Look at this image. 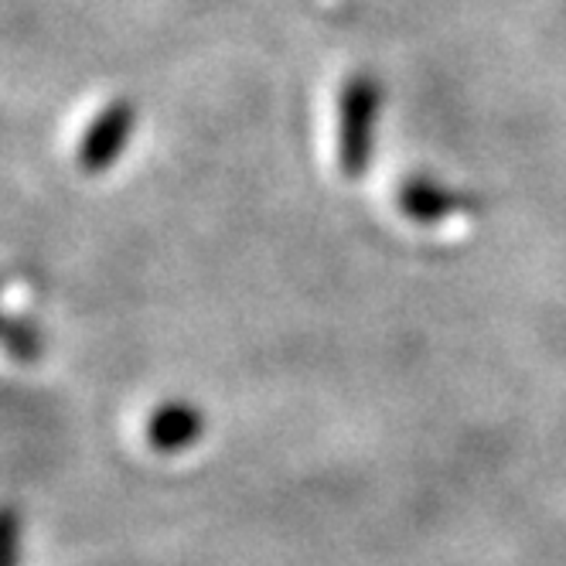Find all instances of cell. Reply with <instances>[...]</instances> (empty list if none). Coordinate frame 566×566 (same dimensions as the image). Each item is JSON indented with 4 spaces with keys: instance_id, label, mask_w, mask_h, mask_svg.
I'll return each instance as SVG.
<instances>
[{
    "instance_id": "7",
    "label": "cell",
    "mask_w": 566,
    "mask_h": 566,
    "mask_svg": "<svg viewBox=\"0 0 566 566\" xmlns=\"http://www.w3.org/2000/svg\"><path fill=\"white\" fill-rule=\"evenodd\" d=\"M0 283H4V280H0ZM0 325H4V317H0Z\"/></svg>"
},
{
    "instance_id": "6",
    "label": "cell",
    "mask_w": 566,
    "mask_h": 566,
    "mask_svg": "<svg viewBox=\"0 0 566 566\" xmlns=\"http://www.w3.org/2000/svg\"><path fill=\"white\" fill-rule=\"evenodd\" d=\"M21 559V512L0 502V566H18Z\"/></svg>"
},
{
    "instance_id": "5",
    "label": "cell",
    "mask_w": 566,
    "mask_h": 566,
    "mask_svg": "<svg viewBox=\"0 0 566 566\" xmlns=\"http://www.w3.org/2000/svg\"><path fill=\"white\" fill-rule=\"evenodd\" d=\"M0 348H4L14 361H38L45 352V338L42 332H38V325H31V321H4L0 325Z\"/></svg>"
},
{
    "instance_id": "2",
    "label": "cell",
    "mask_w": 566,
    "mask_h": 566,
    "mask_svg": "<svg viewBox=\"0 0 566 566\" xmlns=\"http://www.w3.org/2000/svg\"><path fill=\"white\" fill-rule=\"evenodd\" d=\"M137 127V106L130 99H113L106 103L93 124L86 127V134L78 137L75 147V165L83 168L86 175H103L106 168H113L119 154L127 150L130 137Z\"/></svg>"
},
{
    "instance_id": "3",
    "label": "cell",
    "mask_w": 566,
    "mask_h": 566,
    "mask_svg": "<svg viewBox=\"0 0 566 566\" xmlns=\"http://www.w3.org/2000/svg\"><path fill=\"white\" fill-rule=\"evenodd\" d=\"M201 437V413L191 402H165L147 420V443L160 454H178Z\"/></svg>"
},
{
    "instance_id": "1",
    "label": "cell",
    "mask_w": 566,
    "mask_h": 566,
    "mask_svg": "<svg viewBox=\"0 0 566 566\" xmlns=\"http://www.w3.org/2000/svg\"><path fill=\"white\" fill-rule=\"evenodd\" d=\"M379 90L373 78H352L342 96V130H338V165L345 178H355L369 165L373 124H376Z\"/></svg>"
},
{
    "instance_id": "4",
    "label": "cell",
    "mask_w": 566,
    "mask_h": 566,
    "mask_svg": "<svg viewBox=\"0 0 566 566\" xmlns=\"http://www.w3.org/2000/svg\"><path fill=\"white\" fill-rule=\"evenodd\" d=\"M399 206L417 222H440V219H448L451 212H458L461 201L448 188H437V185L420 178V181H410L407 188L399 191Z\"/></svg>"
}]
</instances>
